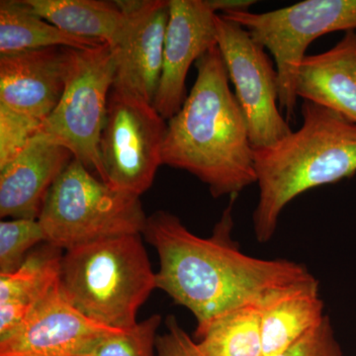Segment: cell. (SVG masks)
Returning <instances> with one entry per match:
<instances>
[{
  "label": "cell",
  "instance_id": "cell-14",
  "mask_svg": "<svg viewBox=\"0 0 356 356\" xmlns=\"http://www.w3.org/2000/svg\"><path fill=\"white\" fill-rule=\"evenodd\" d=\"M74 158L69 149L40 130L17 158L0 168L1 219L38 220L51 185Z\"/></svg>",
  "mask_w": 356,
  "mask_h": 356
},
{
  "label": "cell",
  "instance_id": "cell-4",
  "mask_svg": "<svg viewBox=\"0 0 356 356\" xmlns=\"http://www.w3.org/2000/svg\"><path fill=\"white\" fill-rule=\"evenodd\" d=\"M62 291L77 310L98 324L127 330L156 287L142 234L115 236L67 250Z\"/></svg>",
  "mask_w": 356,
  "mask_h": 356
},
{
  "label": "cell",
  "instance_id": "cell-11",
  "mask_svg": "<svg viewBox=\"0 0 356 356\" xmlns=\"http://www.w3.org/2000/svg\"><path fill=\"white\" fill-rule=\"evenodd\" d=\"M125 22L114 46L113 88L154 104L163 64L170 3L165 0L117 1Z\"/></svg>",
  "mask_w": 356,
  "mask_h": 356
},
{
  "label": "cell",
  "instance_id": "cell-19",
  "mask_svg": "<svg viewBox=\"0 0 356 356\" xmlns=\"http://www.w3.org/2000/svg\"><path fill=\"white\" fill-rule=\"evenodd\" d=\"M102 44L58 29L37 15L25 0L0 1V55L53 47L88 49Z\"/></svg>",
  "mask_w": 356,
  "mask_h": 356
},
{
  "label": "cell",
  "instance_id": "cell-5",
  "mask_svg": "<svg viewBox=\"0 0 356 356\" xmlns=\"http://www.w3.org/2000/svg\"><path fill=\"white\" fill-rule=\"evenodd\" d=\"M140 197L116 191L74 159L44 199L38 218L47 243L70 250L132 234L147 222Z\"/></svg>",
  "mask_w": 356,
  "mask_h": 356
},
{
  "label": "cell",
  "instance_id": "cell-8",
  "mask_svg": "<svg viewBox=\"0 0 356 356\" xmlns=\"http://www.w3.org/2000/svg\"><path fill=\"white\" fill-rule=\"evenodd\" d=\"M168 124L154 105L112 88L99 143V179L140 197L163 165Z\"/></svg>",
  "mask_w": 356,
  "mask_h": 356
},
{
  "label": "cell",
  "instance_id": "cell-25",
  "mask_svg": "<svg viewBox=\"0 0 356 356\" xmlns=\"http://www.w3.org/2000/svg\"><path fill=\"white\" fill-rule=\"evenodd\" d=\"M165 325L168 331L156 339V356H208L182 329L175 316L166 318Z\"/></svg>",
  "mask_w": 356,
  "mask_h": 356
},
{
  "label": "cell",
  "instance_id": "cell-12",
  "mask_svg": "<svg viewBox=\"0 0 356 356\" xmlns=\"http://www.w3.org/2000/svg\"><path fill=\"white\" fill-rule=\"evenodd\" d=\"M163 64L154 107L165 120L179 111L186 99V77L217 44V9L213 0H170Z\"/></svg>",
  "mask_w": 356,
  "mask_h": 356
},
{
  "label": "cell",
  "instance_id": "cell-6",
  "mask_svg": "<svg viewBox=\"0 0 356 356\" xmlns=\"http://www.w3.org/2000/svg\"><path fill=\"white\" fill-rule=\"evenodd\" d=\"M220 14L243 26L273 56L280 79V107L288 122L294 118L297 76L312 42L327 33L356 32V0H305L269 13Z\"/></svg>",
  "mask_w": 356,
  "mask_h": 356
},
{
  "label": "cell",
  "instance_id": "cell-16",
  "mask_svg": "<svg viewBox=\"0 0 356 356\" xmlns=\"http://www.w3.org/2000/svg\"><path fill=\"white\" fill-rule=\"evenodd\" d=\"M261 311L264 356L286 350L327 317L314 275L269 294L262 301Z\"/></svg>",
  "mask_w": 356,
  "mask_h": 356
},
{
  "label": "cell",
  "instance_id": "cell-21",
  "mask_svg": "<svg viewBox=\"0 0 356 356\" xmlns=\"http://www.w3.org/2000/svg\"><path fill=\"white\" fill-rule=\"evenodd\" d=\"M47 243L39 220L11 219L0 222V274L17 270L39 243Z\"/></svg>",
  "mask_w": 356,
  "mask_h": 356
},
{
  "label": "cell",
  "instance_id": "cell-22",
  "mask_svg": "<svg viewBox=\"0 0 356 356\" xmlns=\"http://www.w3.org/2000/svg\"><path fill=\"white\" fill-rule=\"evenodd\" d=\"M161 317L153 315L130 329L109 334L81 356H156Z\"/></svg>",
  "mask_w": 356,
  "mask_h": 356
},
{
  "label": "cell",
  "instance_id": "cell-2",
  "mask_svg": "<svg viewBox=\"0 0 356 356\" xmlns=\"http://www.w3.org/2000/svg\"><path fill=\"white\" fill-rule=\"evenodd\" d=\"M195 65V83L168 120L163 165L191 173L214 197L238 196L257 182L247 123L217 44Z\"/></svg>",
  "mask_w": 356,
  "mask_h": 356
},
{
  "label": "cell",
  "instance_id": "cell-18",
  "mask_svg": "<svg viewBox=\"0 0 356 356\" xmlns=\"http://www.w3.org/2000/svg\"><path fill=\"white\" fill-rule=\"evenodd\" d=\"M37 15L58 29L114 46L125 22L116 1L103 0H25Z\"/></svg>",
  "mask_w": 356,
  "mask_h": 356
},
{
  "label": "cell",
  "instance_id": "cell-1",
  "mask_svg": "<svg viewBox=\"0 0 356 356\" xmlns=\"http://www.w3.org/2000/svg\"><path fill=\"white\" fill-rule=\"evenodd\" d=\"M236 195L209 238L194 235L179 218L159 210L147 218L143 235L158 252L156 287L197 321V337L229 312L261 304L275 290L311 277L307 267L288 259L243 254L232 240Z\"/></svg>",
  "mask_w": 356,
  "mask_h": 356
},
{
  "label": "cell",
  "instance_id": "cell-3",
  "mask_svg": "<svg viewBox=\"0 0 356 356\" xmlns=\"http://www.w3.org/2000/svg\"><path fill=\"white\" fill-rule=\"evenodd\" d=\"M301 112L299 130L273 146L254 149L259 193L252 221L259 243L273 238L293 199L356 173V122L307 100Z\"/></svg>",
  "mask_w": 356,
  "mask_h": 356
},
{
  "label": "cell",
  "instance_id": "cell-24",
  "mask_svg": "<svg viewBox=\"0 0 356 356\" xmlns=\"http://www.w3.org/2000/svg\"><path fill=\"white\" fill-rule=\"evenodd\" d=\"M273 356H344L329 316L322 324L286 350Z\"/></svg>",
  "mask_w": 356,
  "mask_h": 356
},
{
  "label": "cell",
  "instance_id": "cell-10",
  "mask_svg": "<svg viewBox=\"0 0 356 356\" xmlns=\"http://www.w3.org/2000/svg\"><path fill=\"white\" fill-rule=\"evenodd\" d=\"M121 331L77 310L58 280L13 332L0 337V356H81L103 337Z\"/></svg>",
  "mask_w": 356,
  "mask_h": 356
},
{
  "label": "cell",
  "instance_id": "cell-20",
  "mask_svg": "<svg viewBox=\"0 0 356 356\" xmlns=\"http://www.w3.org/2000/svg\"><path fill=\"white\" fill-rule=\"evenodd\" d=\"M196 337L208 356H264L261 305L229 312Z\"/></svg>",
  "mask_w": 356,
  "mask_h": 356
},
{
  "label": "cell",
  "instance_id": "cell-9",
  "mask_svg": "<svg viewBox=\"0 0 356 356\" xmlns=\"http://www.w3.org/2000/svg\"><path fill=\"white\" fill-rule=\"evenodd\" d=\"M216 41L247 123L252 149L273 146L293 131L280 107L277 70L266 49L235 21L216 16Z\"/></svg>",
  "mask_w": 356,
  "mask_h": 356
},
{
  "label": "cell",
  "instance_id": "cell-7",
  "mask_svg": "<svg viewBox=\"0 0 356 356\" xmlns=\"http://www.w3.org/2000/svg\"><path fill=\"white\" fill-rule=\"evenodd\" d=\"M114 76L113 53L108 44L70 49L64 93L41 127L97 177L102 170L100 137Z\"/></svg>",
  "mask_w": 356,
  "mask_h": 356
},
{
  "label": "cell",
  "instance_id": "cell-13",
  "mask_svg": "<svg viewBox=\"0 0 356 356\" xmlns=\"http://www.w3.org/2000/svg\"><path fill=\"white\" fill-rule=\"evenodd\" d=\"M70 49L53 47L0 55V103L44 121L64 93Z\"/></svg>",
  "mask_w": 356,
  "mask_h": 356
},
{
  "label": "cell",
  "instance_id": "cell-17",
  "mask_svg": "<svg viewBox=\"0 0 356 356\" xmlns=\"http://www.w3.org/2000/svg\"><path fill=\"white\" fill-rule=\"evenodd\" d=\"M63 250L44 243L22 266L0 274V337L13 332L60 280Z\"/></svg>",
  "mask_w": 356,
  "mask_h": 356
},
{
  "label": "cell",
  "instance_id": "cell-15",
  "mask_svg": "<svg viewBox=\"0 0 356 356\" xmlns=\"http://www.w3.org/2000/svg\"><path fill=\"white\" fill-rule=\"evenodd\" d=\"M296 95L356 122V32H346L324 53L306 56L297 76Z\"/></svg>",
  "mask_w": 356,
  "mask_h": 356
},
{
  "label": "cell",
  "instance_id": "cell-23",
  "mask_svg": "<svg viewBox=\"0 0 356 356\" xmlns=\"http://www.w3.org/2000/svg\"><path fill=\"white\" fill-rule=\"evenodd\" d=\"M43 121L0 103V168L17 158L41 130Z\"/></svg>",
  "mask_w": 356,
  "mask_h": 356
}]
</instances>
